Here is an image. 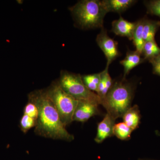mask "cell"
<instances>
[{"label": "cell", "mask_w": 160, "mask_h": 160, "mask_svg": "<svg viewBox=\"0 0 160 160\" xmlns=\"http://www.w3.org/2000/svg\"><path fill=\"white\" fill-rule=\"evenodd\" d=\"M82 79L83 82L89 90L97 92L101 80V72L84 75L82 77Z\"/></svg>", "instance_id": "ac0fdd59"}, {"label": "cell", "mask_w": 160, "mask_h": 160, "mask_svg": "<svg viewBox=\"0 0 160 160\" xmlns=\"http://www.w3.org/2000/svg\"></svg>", "instance_id": "603a6c76"}, {"label": "cell", "mask_w": 160, "mask_h": 160, "mask_svg": "<svg viewBox=\"0 0 160 160\" xmlns=\"http://www.w3.org/2000/svg\"><path fill=\"white\" fill-rule=\"evenodd\" d=\"M45 91L54 105L63 124L66 126L71 124L78 101L66 93L58 82H53Z\"/></svg>", "instance_id": "5b68a950"}, {"label": "cell", "mask_w": 160, "mask_h": 160, "mask_svg": "<svg viewBox=\"0 0 160 160\" xmlns=\"http://www.w3.org/2000/svg\"><path fill=\"white\" fill-rule=\"evenodd\" d=\"M58 82L63 90L75 99L102 105L99 97L86 87L80 74L63 71Z\"/></svg>", "instance_id": "277c9868"}, {"label": "cell", "mask_w": 160, "mask_h": 160, "mask_svg": "<svg viewBox=\"0 0 160 160\" xmlns=\"http://www.w3.org/2000/svg\"><path fill=\"white\" fill-rule=\"evenodd\" d=\"M141 56L142 55L136 50L131 51L128 49L126 57L120 62V64L124 67L123 79H125L126 76L129 74L132 69L146 61L144 58H141Z\"/></svg>", "instance_id": "30bf717a"}, {"label": "cell", "mask_w": 160, "mask_h": 160, "mask_svg": "<svg viewBox=\"0 0 160 160\" xmlns=\"http://www.w3.org/2000/svg\"><path fill=\"white\" fill-rule=\"evenodd\" d=\"M98 105L86 102L78 101L73 115V122H84L92 117L100 114Z\"/></svg>", "instance_id": "52a82bcc"}, {"label": "cell", "mask_w": 160, "mask_h": 160, "mask_svg": "<svg viewBox=\"0 0 160 160\" xmlns=\"http://www.w3.org/2000/svg\"><path fill=\"white\" fill-rule=\"evenodd\" d=\"M133 131L123 122L115 124L113 128V135L116 136L120 140H128L130 138L132 132Z\"/></svg>", "instance_id": "e0dca14e"}, {"label": "cell", "mask_w": 160, "mask_h": 160, "mask_svg": "<svg viewBox=\"0 0 160 160\" xmlns=\"http://www.w3.org/2000/svg\"><path fill=\"white\" fill-rule=\"evenodd\" d=\"M144 4L148 14L160 18V0L145 1Z\"/></svg>", "instance_id": "ffe728a7"}, {"label": "cell", "mask_w": 160, "mask_h": 160, "mask_svg": "<svg viewBox=\"0 0 160 160\" xmlns=\"http://www.w3.org/2000/svg\"><path fill=\"white\" fill-rule=\"evenodd\" d=\"M136 25V22H129L121 16L118 19L114 20L112 23L111 31L116 35L125 37L131 41Z\"/></svg>", "instance_id": "9c48e42d"}, {"label": "cell", "mask_w": 160, "mask_h": 160, "mask_svg": "<svg viewBox=\"0 0 160 160\" xmlns=\"http://www.w3.org/2000/svg\"><path fill=\"white\" fill-rule=\"evenodd\" d=\"M96 42L105 54L107 59L106 66L109 67L111 63L119 56L118 43L109 37L107 30L104 28H102L101 32L98 35Z\"/></svg>", "instance_id": "8992f818"}, {"label": "cell", "mask_w": 160, "mask_h": 160, "mask_svg": "<svg viewBox=\"0 0 160 160\" xmlns=\"http://www.w3.org/2000/svg\"><path fill=\"white\" fill-rule=\"evenodd\" d=\"M144 18L139 20L136 22V25L133 32L132 41L136 49V51L142 55L144 40L143 38V28L144 25Z\"/></svg>", "instance_id": "9a60e30c"}, {"label": "cell", "mask_w": 160, "mask_h": 160, "mask_svg": "<svg viewBox=\"0 0 160 160\" xmlns=\"http://www.w3.org/2000/svg\"><path fill=\"white\" fill-rule=\"evenodd\" d=\"M29 101L34 103L38 109L34 132L40 136L54 140L72 142L73 135L66 130L61 121L58 112L49 99L45 90H38L30 92Z\"/></svg>", "instance_id": "6da1fadb"}, {"label": "cell", "mask_w": 160, "mask_h": 160, "mask_svg": "<svg viewBox=\"0 0 160 160\" xmlns=\"http://www.w3.org/2000/svg\"><path fill=\"white\" fill-rule=\"evenodd\" d=\"M108 69L109 67L106 66L105 70L101 72V80L97 92V94L102 101V104L105 101L106 95L113 84Z\"/></svg>", "instance_id": "7c38bea8"}, {"label": "cell", "mask_w": 160, "mask_h": 160, "mask_svg": "<svg viewBox=\"0 0 160 160\" xmlns=\"http://www.w3.org/2000/svg\"><path fill=\"white\" fill-rule=\"evenodd\" d=\"M115 121L110 115L106 113L102 121L98 124L97 133L95 138L97 143H102L107 138L113 135Z\"/></svg>", "instance_id": "ba28073f"}, {"label": "cell", "mask_w": 160, "mask_h": 160, "mask_svg": "<svg viewBox=\"0 0 160 160\" xmlns=\"http://www.w3.org/2000/svg\"><path fill=\"white\" fill-rule=\"evenodd\" d=\"M134 0H104L102 1L104 8L109 12L122 13L127 10L136 2Z\"/></svg>", "instance_id": "8fae6325"}, {"label": "cell", "mask_w": 160, "mask_h": 160, "mask_svg": "<svg viewBox=\"0 0 160 160\" xmlns=\"http://www.w3.org/2000/svg\"><path fill=\"white\" fill-rule=\"evenodd\" d=\"M160 27V21L144 19L143 38L144 42L155 40V36Z\"/></svg>", "instance_id": "5bb4252c"}, {"label": "cell", "mask_w": 160, "mask_h": 160, "mask_svg": "<svg viewBox=\"0 0 160 160\" xmlns=\"http://www.w3.org/2000/svg\"><path fill=\"white\" fill-rule=\"evenodd\" d=\"M160 53V48L157 44L155 40L146 41L143 45L142 55L145 60L151 59L157 56Z\"/></svg>", "instance_id": "2e32d148"}, {"label": "cell", "mask_w": 160, "mask_h": 160, "mask_svg": "<svg viewBox=\"0 0 160 160\" xmlns=\"http://www.w3.org/2000/svg\"><path fill=\"white\" fill-rule=\"evenodd\" d=\"M123 122L132 130H134L138 127L141 120V114L137 105L131 106L122 116Z\"/></svg>", "instance_id": "4fadbf2b"}, {"label": "cell", "mask_w": 160, "mask_h": 160, "mask_svg": "<svg viewBox=\"0 0 160 160\" xmlns=\"http://www.w3.org/2000/svg\"><path fill=\"white\" fill-rule=\"evenodd\" d=\"M133 89L130 83L123 79L112 84L102 106L115 120L122 118L131 107Z\"/></svg>", "instance_id": "7a4b0ae2"}, {"label": "cell", "mask_w": 160, "mask_h": 160, "mask_svg": "<svg viewBox=\"0 0 160 160\" xmlns=\"http://www.w3.org/2000/svg\"><path fill=\"white\" fill-rule=\"evenodd\" d=\"M36 123V120L27 115L23 114L20 122L21 130L24 133H26L29 129L35 127Z\"/></svg>", "instance_id": "d6986e66"}, {"label": "cell", "mask_w": 160, "mask_h": 160, "mask_svg": "<svg viewBox=\"0 0 160 160\" xmlns=\"http://www.w3.org/2000/svg\"><path fill=\"white\" fill-rule=\"evenodd\" d=\"M149 62L152 66L153 74L160 77V53L157 56L149 60Z\"/></svg>", "instance_id": "7402d4cb"}, {"label": "cell", "mask_w": 160, "mask_h": 160, "mask_svg": "<svg viewBox=\"0 0 160 160\" xmlns=\"http://www.w3.org/2000/svg\"><path fill=\"white\" fill-rule=\"evenodd\" d=\"M78 24L82 29L102 28L107 12L102 1L83 0L70 9Z\"/></svg>", "instance_id": "3957f363"}, {"label": "cell", "mask_w": 160, "mask_h": 160, "mask_svg": "<svg viewBox=\"0 0 160 160\" xmlns=\"http://www.w3.org/2000/svg\"><path fill=\"white\" fill-rule=\"evenodd\" d=\"M24 114L27 115L34 119H37L38 116V109L36 105L29 101L24 109Z\"/></svg>", "instance_id": "44dd1931"}]
</instances>
